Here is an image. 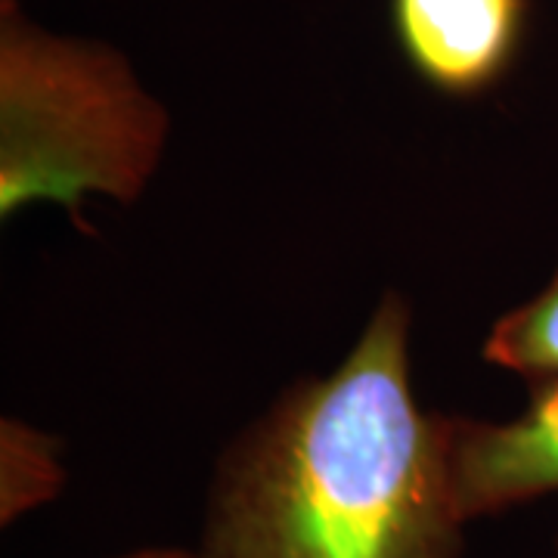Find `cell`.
<instances>
[{"label":"cell","instance_id":"obj_2","mask_svg":"<svg viewBox=\"0 0 558 558\" xmlns=\"http://www.w3.org/2000/svg\"><path fill=\"white\" fill-rule=\"evenodd\" d=\"M171 119L112 44L60 35L0 0V218L62 205L90 233V196L137 202L168 149Z\"/></svg>","mask_w":558,"mask_h":558},{"label":"cell","instance_id":"obj_5","mask_svg":"<svg viewBox=\"0 0 558 558\" xmlns=\"http://www.w3.org/2000/svg\"><path fill=\"white\" fill-rule=\"evenodd\" d=\"M62 440L22 418L0 422V524L10 527L65 490Z\"/></svg>","mask_w":558,"mask_h":558},{"label":"cell","instance_id":"obj_1","mask_svg":"<svg viewBox=\"0 0 558 558\" xmlns=\"http://www.w3.org/2000/svg\"><path fill=\"white\" fill-rule=\"evenodd\" d=\"M450 413L413 385V311L385 292L329 376L242 428L208 484L193 558H462Z\"/></svg>","mask_w":558,"mask_h":558},{"label":"cell","instance_id":"obj_4","mask_svg":"<svg viewBox=\"0 0 558 558\" xmlns=\"http://www.w3.org/2000/svg\"><path fill=\"white\" fill-rule=\"evenodd\" d=\"M450 481L469 524L558 494V379L531 381L519 416H450Z\"/></svg>","mask_w":558,"mask_h":558},{"label":"cell","instance_id":"obj_7","mask_svg":"<svg viewBox=\"0 0 558 558\" xmlns=\"http://www.w3.org/2000/svg\"><path fill=\"white\" fill-rule=\"evenodd\" d=\"M116 558H193V549H183V546H146L137 553H124Z\"/></svg>","mask_w":558,"mask_h":558},{"label":"cell","instance_id":"obj_8","mask_svg":"<svg viewBox=\"0 0 558 558\" xmlns=\"http://www.w3.org/2000/svg\"><path fill=\"white\" fill-rule=\"evenodd\" d=\"M553 558H558V537H556V546H553Z\"/></svg>","mask_w":558,"mask_h":558},{"label":"cell","instance_id":"obj_3","mask_svg":"<svg viewBox=\"0 0 558 558\" xmlns=\"http://www.w3.org/2000/svg\"><path fill=\"white\" fill-rule=\"evenodd\" d=\"M531 0H388V25L410 72L457 100L499 87L519 60Z\"/></svg>","mask_w":558,"mask_h":558},{"label":"cell","instance_id":"obj_6","mask_svg":"<svg viewBox=\"0 0 558 558\" xmlns=\"http://www.w3.org/2000/svg\"><path fill=\"white\" fill-rule=\"evenodd\" d=\"M481 357L527 381L558 379V270L534 299L490 326Z\"/></svg>","mask_w":558,"mask_h":558}]
</instances>
